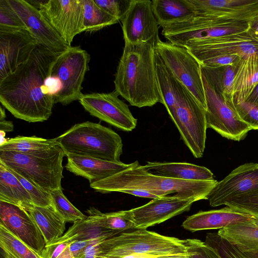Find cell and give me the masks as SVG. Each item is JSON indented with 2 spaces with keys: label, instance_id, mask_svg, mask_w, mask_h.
I'll return each instance as SVG.
<instances>
[{
  "label": "cell",
  "instance_id": "30",
  "mask_svg": "<svg viewBox=\"0 0 258 258\" xmlns=\"http://www.w3.org/2000/svg\"><path fill=\"white\" fill-rule=\"evenodd\" d=\"M156 73L162 103L170 118H174L182 84L169 72L156 53Z\"/></svg>",
  "mask_w": 258,
  "mask_h": 258
},
{
  "label": "cell",
  "instance_id": "38",
  "mask_svg": "<svg viewBox=\"0 0 258 258\" xmlns=\"http://www.w3.org/2000/svg\"><path fill=\"white\" fill-rule=\"evenodd\" d=\"M28 28L10 5L8 0L0 1V32H12Z\"/></svg>",
  "mask_w": 258,
  "mask_h": 258
},
{
  "label": "cell",
  "instance_id": "34",
  "mask_svg": "<svg viewBox=\"0 0 258 258\" xmlns=\"http://www.w3.org/2000/svg\"><path fill=\"white\" fill-rule=\"evenodd\" d=\"M120 232L109 230L97 226L87 219L73 224L61 236L62 238L74 240H93L103 241Z\"/></svg>",
  "mask_w": 258,
  "mask_h": 258
},
{
  "label": "cell",
  "instance_id": "33",
  "mask_svg": "<svg viewBox=\"0 0 258 258\" xmlns=\"http://www.w3.org/2000/svg\"><path fill=\"white\" fill-rule=\"evenodd\" d=\"M57 138L50 139L32 137L17 136L8 139L0 145V151H14L24 154H32L43 151L58 145Z\"/></svg>",
  "mask_w": 258,
  "mask_h": 258
},
{
  "label": "cell",
  "instance_id": "40",
  "mask_svg": "<svg viewBox=\"0 0 258 258\" xmlns=\"http://www.w3.org/2000/svg\"><path fill=\"white\" fill-rule=\"evenodd\" d=\"M224 205L258 217V191L232 198Z\"/></svg>",
  "mask_w": 258,
  "mask_h": 258
},
{
  "label": "cell",
  "instance_id": "31",
  "mask_svg": "<svg viewBox=\"0 0 258 258\" xmlns=\"http://www.w3.org/2000/svg\"><path fill=\"white\" fill-rule=\"evenodd\" d=\"M237 64L219 67L201 66L202 74L214 89L229 101H233L234 81Z\"/></svg>",
  "mask_w": 258,
  "mask_h": 258
},
{
  "label": "cell",
  "instance_id": "1",
  "mask_svg": "<svg viewBox=\"0 0 258 258\" xmlns=\"http://www.w3.org/2000/svg\"><path fill=\"white\" fill-rule=\"evenodd\" d=\"M58 55L37 44L28 59L0 81V102L16 118L42 122L52 114L53 96L41 90Z\"/></svg>",
  "mask_w": 258,
  "mask_h": 258
},
{
  "label": "cell",
  "instance_id": "8",
  "mask_svg": "<svg viewBox=\"0 0 258 258\" xmlns=\"http://www.w3.org/2000/svg\"><path fill=\"white\" fill-rule=\"evenodd\" d=\"M173 121L181 138L197 158L203 156L207 129L205 109L182 84Z\"/></svg>",
  "mask_w": 258,
  "mask_h": 258
},
{
  "label": "cell",
  "instance_id": "15",
  "mask_svg": "<svg viewBox=\"0 0 258 258\" xmlns=\"http://www.w3.org/2000/svg\"><path fill=\"white\" fill-rule=\"evenodd\" d=\"M37 43L59 55L71 46L67 43L39 10L26 0H8Z\"/></svg>",
  "mask_w": 258,
  "mask_h": 258
},
{
  "label": "cell",
  "instance_id": "5",
  "mask_svg": "<svg viewBox=\"0 0 258 258\" xmlns=\"http://www.w3.org/2000/svg\"><path fill=\"white\" fill-rule=\"evenodd\" d=\"M66 155L72 154L113 162H121L123 143L120 136L100 123H77L57 137Z\"/></svg>",
  "mask_w": 258,
  "mask_h": 258
},
{
  "label": "cell",
  "instance_id": "50",
  "mask_svg": "<svg viewBox=\"0 0 258 258\" xmlns=\"http://www.w3.org/2000/svg\"><path fill=\"white\" fill-rule=\"evenodd\" d=\"M248 33L258 42V14L248 21Z\"/></svg>",
  "mask_w": 258,
  "mask_h": 258
},
{
  "label": "cell",
  "instance_id": "37",
  "mask_svg": "<svg viewBox=\"0 0 258 258\" xmlns=\"http://www.w3.org/2000/svg\"><path fill=\"white\" fill-rule=\"evenodd\" d=\"M50 194L53 208L66 222L74 223L87 218V216L69 201L63 194L62 189L51 191Z\"/></svg>",
  "mask_w": 258,
  "mask_h": 258
},
{
  "label": "cell",
  "instance_id": "51",
  "mask_svg": "<svg viewBox=\"0 0 258 258\" xmlns=\"http://www.w3.org/2000/svg\"><path fill=\"white\" fill-rule=\"evenodd\" d=\"M244 101L258 107V84Z\"/></svg>",
  "mask_w": 258,
  "mask_h": 258
},
{
  "label": "cell",
  "instance_id": "28",
  "mask_svg": "<svg viewBox=\"0 0 258 258\" xmlns=\"http://www.w3.org/2000/svg\"><path fill=\"white\" fill-rule=\"evenodd\" d=\"M258 84V56L241 58L237 64L233 97L245 100Z\"/></svg>",
  "mask_w": 258,
  "mask_h": 258
},
{
  "label": "cell",
  "instance_id": "54",
  "mask_svg": "<svg viewBox=\"0 0 258 258\" xmlns=\"http://www.w3.org/2000/svg\"><path fill=\"white\" fill-rule=\"evenodd\" d=\"M0 121H2L5 119L6 117L5 110L2 106L0 107Z\"/></svg>",
  "mask_w": 258,
  "mask_h": 258
},
{
  "label": "cell",
  "instance_id": "16",
  "mask_svg": "<svg viewBox=\"0 0 258 258\" xmlns=\"http://www.w3.org/2000/svg\"><path fill=\"white\" fill-rule=\"evenodd\" d=\"M258 191V163H248L233 170L218 181L208 196L210 205L215 207L228 200L245 194Z\"/></svg>",
  "mask_w": 258,
  "mask_h": 258
},
{
  "label": "cell",
  "instance_id": "9",
  "mask_svg": "<svg viewBox=\"0 0 258 258\" xmlns=\"http://www.w3.org/2000/svg\"><path fill=\"white\" fill-rule=\"evenodd\" d=\"M157 54L173 76L183 85L206 109L201 64L185 48L159 39L155 45Z\"/></svg>",
  "mask_w": 258,
  "mask_h": 258
},
{
  "label": "cell",
  "instance_id": "42",
  "mask_svg": "<svg viewBox=\"0 0 258 258\" xmlns=\"http://www.w3.org/2000/svg\"><path fill=\"white\" fill-rule=\"evenodd\" d=\"M72 240L61 237L43 249L41 256L42 258H74L70 249Z\"/></svg>",
  "mask_w": 258,
  "mask_h": 258
},
{
  "label": "cell",
  "instance_id": "21",
  "mask_svg": "<svg viewBox=\"0 0 258 258\" xmlns=\"http://www.w3.org/2000/svg\"><path fill=\"white\" fill-rule=\"evenodd\" d=\"M196 15L248 21L258 14V0H188Z\"/></svg>",
  "mask_w": 258,
  "mask_h": 258
},
{
  "label": "cell",
  "instance_id": "11",
  "mask_svg": "<svg viewBox=\"0 0 258 258\" xmlns=\"http://www.w3.org/2000/svg\"><path fill=\"white\" fill-rule=\"evenodd\" d=\"M204 88L207 128H211L229 140L240 141L245 138L250 127L239 116L233 101L218 93L202 74Z\"/></svg>",
  "mask_w": 258,
  "mask_h": 258
},
{
  "label": "cell",
  "instance_id": "2",
  "mask_svg": "<svg viewBox=\"0 0 258 258\" xmlns=\"http://www.w3.org/2000/svg\"><path fill=\"white\" fill-rule=\"evenodd\" d=\"M155 43L125 42L115 75L114 91L141 108L162 103L156 73Z\"/></svg>",
  "mask_w": 258,
  "mask_h": 258
},
{
  "label": "cell",
  "instance_id": "14",
  "mask_svg": "<svg viewBox=\"0 0 258 258\" xmlns=\"http://www.w3.org/2000/svg\"><path fill=\"white\" fill-rule=\"evenodd\" d=\"M121 22L124 42L156 44L160 39L159 26L153 11L152 1L132 0Z\"/></svg>",
  "mask_w": 258,
  "mask_h": 258
},
{
  "label": "cell",
  "instance_id": "35",
  "mask_svg": "<svg viewBox=\"0 0 258 258\" xmlns=\"http://www.w3.org/2000/svg\"><path fill=\"white\" fill-rule=\"evenodd\" d=\"M84 10L83 32L97 31L119 20L98 6L94 0H81Z\"/></svg>",
  "mask_w": 258,
  "mask_h": 258
},
{
  "label": "cell",
  "instance_id": "13",
  "mask_svg": "<svg viewBox=\"0 0 258 258\" xmlns=\"http://www.w3.org/2000/svg\"><path fill=\"white\" fill-rule=\"evenodd\" d=\"M38 10L70 45L74 37L83 32L81 0L44 1Z\"/></svg>",
  "mask_w": 258,
  "mask_h": 258
},
{
  "label": "cell",
  "instance_id": "53",
  "mask_svg": "<svg viewBox=\"0 0 258 258\" xmlns=\"http://www.w3.org/2000/svg\"><path fill=\"white\" fill-rule=\"evenodd\" d=\"M153 258H190V254L185 255L163 256Z\"/></svg>",
  "mask_w": 258,
  "mask_h": 258
},
{
  "label": "cell",
  "instance_id": "49",
  "mask_svg": "<svg viewBox=\"0 0 258 258\" xmlns=\"http://www.w3.org/2000/svg\"><path fill=\"white\" fill-rule=\"evenodd\" d=\"M100 243L93 244L89 246L78 258H98L99 250V245Z\"/></svg>",
  "mask_w": 258,
  "mask_h": 258
},
{
  "label": "cell",
  "instance_id": "12",
  "mask_svg": "<svg viewBox=\"0 0 258 258\" xmlns=\"http://www.w3.org/2000/svg\"><path fill=\"white\" fill-rule=\"evenodd\" d=\"M118 96L114 91L83 94L79 101L90 115L122 131H132L137 126V119Z\"/></svg>",
  "mask_w": 258,
  "mask_h": 258
},
{
  "label": "cell",
  "instance_id": "6",
  "mask_svg": "<svg viewBox=\"0 0 258 258\" xmlns=\"http://www.w3.org/2000/svg\"><path fill=\"white\" fill-rule=\"evenodd\" d=\"M64 156L59 144L32 154L0 151V161L6 166L48 192L62 189Z\"/></svg>",
  "mask_w": 258,
  "mask_h": 258
},
{
  "label": "cell",
  "instance_id": "45",
  "mask_svg": "<svg viewBox=\"0 0 258 258\" xmlns=\"http://www.w3.org/2000/svg\"><path fill=\"white\" fill-rule=\"evenodd\" d=\"M241 58L243 57L237 55H221L203 59L199 62L201 66L209 67L235 66Z\"/></svg>",
  "mask_w": 258,
  "mask_h": 258
},
{
  "label": "cell",
  "instance_id": "36",
  "mask_svg": "<svg viewBox=\"0 0 258 258\" xmlns=\"http://www.w3.org/2000/svg\"><path fill=\"white\" fill-rule=\"evenodd\" d=\"M0 246L5 258H42L2 225H0Z\"/></svg>",
  "mask_w": 258,
  "mask_h": 258
},
{
  "label": "cell",
  "instance_id": "46",
  "mask_svg": "<svg viewBox=\"0 0 258 258\" xmlns=\"http://www.w3.org/2000/svg\"><path fill=\"white\" fill-rule=\"evenodd\" d=\"M102 241L93 240H74L70 245V249L74 258H78L90 245Z\"/></svg>",
  "mask_w": 258,
  "mask_h": 258
},
{
  "label": "cell",
  "instance_id": "47",
  "mask_svg": "<svg viewBox=\"0 0 258 258\" xmlns=\"http://www.w3.org/2000/svg\"><path fill=\"white\" fill-rule=\"evenodd\" d=\"M220 240L224 245L229 249L236 258H258V251L244 252L239 249L221 236Z\"/></svg>",
  "mask_w": 258,
  "mask_h": 258
},
{
  "label": "cell",
  "instance_id": "19",
  "mask_svg": "<svg viewBox=\"0 0 258 258\" xmlns=\"http://www.w3.org/2000/svg\"><path fill=\"white\" fill-rule=\"evenodd\" d=\"M200 61L221 55L258 56V42L246 31L206 41L187 49Z\"/></svg>",
  "mask_w": 258,
  "mask_h": 258
},
{
  "label": "cell",
  "instance_id": "3",
  "mask_svg": "<svg viewBox=\"0 0 258 258\" xmlns=\"http://www.w3.org/2000/svg\"><path fill=\"white\" fill-rule=\"evenodd\" d=\"M215 179L186 180L152 174L138 161L132 167L101 180L90 184L95 191L106 194L124 189H141L150 191L161 198L170 194L181 200L194 202L207 200L217 183Z\"/></svg>",
  "mask_w": 258,
  "mask_h": 258
},
{
  "label": "cell",
  "instance_id": "22",
  "mask_svg": "<svg viewBox=\"0 0 258 258\" xmlns=\"http://www.w3.org/2000/svg\"><path fill=\"white\" fill-rule=\"evenodd\" d=\"M255 217L234 208H223L207 211H200L188 217L182 227L190 232L220 229L233 224L253 222Z\"/></svg>",
  "mask_w": 258,
  "mask_h": 258
},
{
  "label": "cell",
  "instance_id": "4",
  "mask_svg": "<svg viewBox=\"0 0 258 258\" xmlns=\"http://www.w3.org/2000/svg\"><path fill=\"white\" fill-rule=\"evenodd\" d=\"M98 258H153L189 255L185 240L146 229L120 232L101 242Z\"/></svg>",
  "mask_w": 258,
  "mask_h": 258
},
{
  "label": "cell",
  "instance_id": "26",
  "mask_svg": "<svg viewBox=\"0 0 258 258\" xmlns=\"http://www.w3.org/2000/svg\"><path fill=\"white\" fill-rule=\"evenodd\" d=\"M0 201L17 205L28 211L34 206L28 192L9 168L1 161Z\"/></svg>",
  "mask_w": 258,
  "mask_h": 258
},
{
  "label": "cell",
  "instance_id": "29",
  "mask_svg": "<svg viewBox=\"0 0 258 258\" xmlns=\"http://www.w3.org/2000/svg\"><path fill=\"white\" fill-rule=\"evenodd\" d=\"M28 212L41 230L46 245L63 235L66 222L53 207L34 206Z\"/></svg>",
  "mask_w": 258,
  "mask_h": 258
},
{
  "label": "cell",
  "instance_id": "24",
  "mask_svg": "<svg viewBox=\"0 0 258 258\" xmlns=\"http://www.w3.org/2000/svg\"><path fill=\"white\" fill-rule=\"evenodd\" d=\"M149 172L162 176L186 180H210L214 174L207 168L185 162H147L144 165Z\"/></svg>",
  "mask_w": 258,
  "mask_h": 258
},
{
  "label": "cell",
  "instance_id": "20",
  "mask_svg": "<svg viewBox=\"0 0 258 258\" xmlns=\"http://www.w3.org/2000/svg\"><path fill=\"white\" fill-rule=\"evenodd\" d=\"M37 44L28 30L0 32V81L25 62Z\"/></svg>",
  "mask_w": 258,
  "mask_h": 258
},
{
  "label": "cell",
  "instance_id": "10",
  "mask_svg": "<svg viewBox=\"0 0 258 258\" xmlns=\"http://www.w3.org/2000/svg\"><path fill=\"white\" fill-rule=\"evenodd\" d=\"M89 54L80 46H71L57 55L50 76L58 78L62 85L60 91L54 96V103L67 105L79 100L82 96V83L89 70Z\"/></svg>",
  "mask_w": 258,
  "mask_h": 258
},
{
  "label": "cell",
  "instance_id": "39",
  "mask_svg": "<svg viewBox=\"0 0 258 258\" xmlns=\"http://www.w3.org/2000/svg\"><path fill=\"white\" fill-rule=\"evenodd\" d=\"M29 194L33 204L38 207H53L50 192L39 187L10 169Z\"/></svg>",
  "mask_w": 258,
  "mask_h": 258
},
{
  "label": "cell",
  "instance_id": "55",
  "mask_svg": "<svg viewBox=\"0 0 258 258\" xmlns=\"http://www.w3.org/2000/svg\"><path fill=\"white\" fill-rule=\"evenodd\" d=\"M253 223L258 226V217H255V218L254 220V221H253Z\"/></svg>",
  "mask_w": 258,
  "mask_h": 258
},
{
  "label": "cell",
  "instance_id": "25",
  "mask_svg": "<svg viewBox=\"0 0 258 258\" xmlns=\"http://www.w3.org/2000/svg\"><path fill=\"white\" fill-rule=\"evenodd\" d=\"M152 4L155 18L162 29L186 21L196 16L188 0H153Z\"/></svg>",
  "mask_w": 258,
  "mask_h": 258
},
{
  "label": "cell",
  "instance_id": "48",
  "mask_svg": "<svg viewBox=\"0 0 258 258\" xmlns=\"http://www.w3.org/2000/svg\"><path fill=\"white\" fill-rule=\"evenodd\" d=\"M120 192L128 194L135 196L147 198L152 199H157L160 197H158L155 194L147 190L141 189H124L121 191Z\"/></svg>",
  "mask_w": 258,
  "mask_h": 258
},
{
  "label": "cell",
  "instance_id": "41",
  "mask_svg": "<svg viewBox=\"0 0 258 258\" xmlns=\"http://www.w3.org/2000/svg\"><path fill=\"white\" fill-rule=\"evenodd\" d=\"M233 103L240 118L251 130H258V107L234 97Z\"/></svg>",
  "mask_w": 258,
  "mask_h": 258
},
{
  "label": "cell",
  "instance_id": "7",
  "mask_svg": "<svg viewBox=\"0 0 258 258\" xmlns=\"http://www.w3.org/2000/svg\"><path fill=\"white\" fill-rule=\"evenodd\" d=\"M247 21L196 15L189 20L162 29L169 42L186 49L209 40L247 31Z\"/></svg>",
  "mask_w": 258,
  "mask_h": 258
},
{
  "label": "cell",
  "instance_id": "43",
  "mask_svg": "<svg viewBox=\"0 0 258 258\" xmlns=\"http://www.w3.org/2000/svg\"><path fill=\"white\" fill-rule=\"evenodd\" d=\"M185 240L190 258H222L214 249L200 239L188 238Z\"/></svg>",
  "mask_w": 258,
  "mask_h": 258
},
{
  "label": "cell",
  "instance_id": "32",
  "mask_svg": "<svg viewBox=\"0 0 258 258\" xmlns=\"http://www.w3.org/2000/svg\"><path fill=\"white\" fill-rule=\"evenodd\" d=\"M87 220L100 228L122 232L129 229H136V225L132 220L129 210L110 213H102L95 207L86 211Z\"/></svg>",
  "mask_w": 258,
  "mask_h": 258
},
{
  "label": "cell",
  "instance_id": "23",
  "mask_svg": "<svg viewBox=\"0 0 258 258\" xmlns=\"http://www.w3.org/2000/svg\"><path fill=\"white\" fill-rule=\"evenodd\" d=\"M65 168L74 174L88 179L90 184L105 179L124 170L135 162L125 164L113 162L87 156L68 154Z\"/></svg>",
  "mask_w": 258,
  "mask_h": 258
},
{
  "label": "cell",
  "instance_id": "27",
  "mask_svg": "<svg viewBox=\"0 0 258 258\" xmlns=\"http://www.w3.org/2000/svg\"><path fill=\"white\" fill-rule=\"evenodd\" d=\"M217 233L242 251H258V226L253 222L233 224L219 229Z\"/></svg>",
  "mask_w": 258,
  "mask_h": 258
},
{
  "label": "cell",
  "instance_id": "44",
  "mask_svg": "<svg viewBox=\"0 0 258 258\" xmlns=\"http://www.w3.org/2000/svg\"><path fill=\"white\" fill-rule=\"evenodd\" d=\"M95 4L119 21L126 14L132 0H94Z\"/></svg>",
  "mask_w": 258,
  "mask_h": 258
},
{
  "label": "cell",
  "instance_id": "17",
  "mask_svg": "<svg viewBox=\"0 0 258 258\" xmlns=\"http://www.w3.org/2000/svg\"><path fill=\"white\" fill-rule=\"evenodd\" d=\"M0 225L41 255L46 245L45 240L28 211L13 204L0 201Z\"/></svg>",
  "mask_w": 258,
  "mask_h": 258
},
{
  "label": "cell",
  "instance_id": "18",
  "mask_svg": "<svg viewBox=\"0 0 258 258\" xmlns=\"http://www.w3.org/2000/svg\"><path fill=\"white\" fill-rule=\"evenodd\" d=\"M193 203L192 200H181L174 195L167 196L153 199L129 211L136 229H146L189 211Z\"/></svg>",
  "mask_w": 258,
  "mask_h": 258
},
{
  "label": "cell",
  "instance_id": "52",
  "mask_svg": "<svg viewBox=\"0 0 258 258\" xmlns=\"http://www.w3.org/2000/svg\"><path fill=\"white\" fill-rule=\"evenodd\" d=\"M14 125L12 121L6 120L5 119L0 121V131L5 133L13 132Z\"/></svg>",
  "mask_w": 258,
  "mask_h": 258
}]
</instances>
